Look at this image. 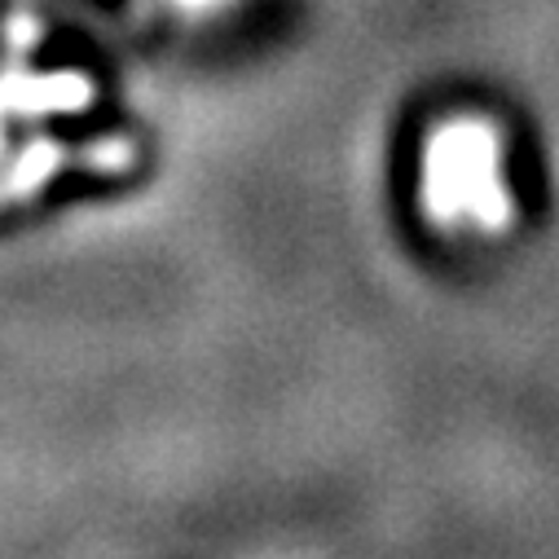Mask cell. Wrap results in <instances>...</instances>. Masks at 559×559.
Here are the masks:
<instances>
[{"instance_id":"cell-1","label":"cell","mask_w":559,"mask_h":559,"mask_svg":"<svg viewBox=\"0 0 559 559\" xmlns=\"http://www.w3.org/2000/svg\"><path fill=\"white\" fill-rule=\"evenodd\" d=\"M428 194L432 212L441 216H472V221H498L502 216V190H498V164H493V142L476 123L450 128L437 136L428 155Z\"/></svg>"}]
</instances>
